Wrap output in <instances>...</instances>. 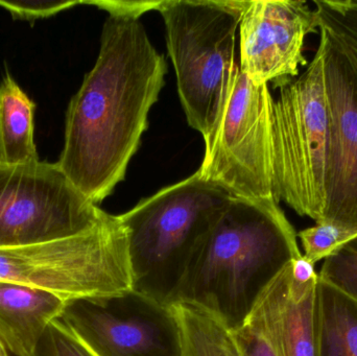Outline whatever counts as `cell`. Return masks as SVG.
I'll use <instances>...</instances> for the list:
<instances>
[{"label": "cell", "instance_id": "17", "mask_svg": "<svg viewBox=\"0 0 357 356\" xmlns=\"http://www.w3.org/2000/svg\"><path fill=\"white\" fill-rule=\"evenodd\" d=\"M319 29L333 36L357 62V0H316Z\"/></svg>", "mask_w": 357, "mask_h": 356}, {"label": "cell", "instance_id": "9", "mask_svg": "<svg viewBox=\"0 0 357 356\" xmlns=\"http://www.w3.org/2000/svg\"><path fill=\"white\" fill-rule=\"evenodd\" d=\"M59 320L94 356H184L172 307L133 290L67 301Z\"/></svg>", "mask_w": 357, "mask_h": 356}, {"label": "cell", "instance_id": "18", "mask_svg": "<svg viewBox=\"0 0 357 356\" xmlns=\"http://www.w3.org/2000/svg\"><path fill=\"white\" fill-rule=\"evenodd\" d=\"M304 258L316 265L327 259L357 238V230L335 222L322 221L299 234Z\"/></svg>", "mask_w": 357, "mask_h": 356}, {"label": "cell", "instance_id": "3", "mask_svg": "<svg viewBox=\"0 0 357 356\" xmlns=\"http://www.w3.org/2000/svg\"><path fill=\"white\" fill-rule=\"evenodd\" d=\"M233 198L197 171L119 215L127 232L132 290L171 307L189 261Z\"/></svg>", "mask_w": 357, "mask_h": 356}, {"label": "cell", "instance_id": "11", "mask_svg": "<svg viewBox=\"0 0 357 356\" xmlns=\"http://www.w3.org/2000/svg\"><path fill=\"white\" fill-rule=\"evenodd\" d=\"M319 29L316 12L305 1L245 2L239 22V66L256 85L293 79L307 65L304 41Z\"/></svg>", "mask_w": 357, "mask_h": 356}, {"label": "cell", "instance_id": "23", "mask_svg": "<svg viewBox=\"0 0 357 356\" xmlns=\"http://www.w3.org/2000/svg\"><path fill=\"white\" fill-rule=\"evenodd\" d=\"M83 3L98 6L106 10L111 16L137 18L149 10H157L160 1H123V0H102V1H83Z\"/></svg>", "mask_w": 357, "mask_h": 356}, {"label": "cell", "instance_id": "16", "mask_svg": "<svg viewBox=\"0 0 357 356\" xmlns=\"http://www.w3.org/2000/svg\"><path fill=\"white\" fill-rule=\"evenodd\" d=\"M182 338L184 356H241L232 330L220 319L193 305H171Z\"/></svg>", "mask_w": 357, "mask_h": 356}, {"label": "cell", "instance_id": "6", "mask_svg": "<svg viewBox=\"0 0 357 356\" xmlns=\"http://www.w3.org/2000/svg\"><path fill=\"white\" fill-rule=\"evenodd\" d=\"M0 281L46 291L66 302L132 291L119 215L104 212L93 227L71 238L0 248Z\"/></svg>", "mask_w": 357, "mask_h": 356}, {"label": "cell", "instance_id": "19", "mask_svg": "<svg viewBox=\"0 0 357 356\" xmlns=\"http://www.w3.org/2000/svg\"><path fill=\"white\" fill-rule=\"evenodd\" d=\"M319 278L357 302V238L325 259Z\"/></svg>", "mask_w": 357, "mask_h": 356}, {"label": "cell", "instance_id": "14", "mask_svg": "<svg viewBox=\"0 0 357 356\" xmlns=\"http://www.w3.org/2000/svg\"><path fill=\"white\" fill-rule=\"evenodd\" d=\"M36 105L6 71L0 83V163L40 161L35 144Z\"/></svg>", "mask_w": 357, "mask_h": 356}, {"label": "cell", "instance_id": "7", "mask_svg": "<svg viewBox=\"0 0 357 356\" xmlns=\"http://www.w3.org/2000/svg\"><path fill=\"white\" fill-rule=\"evenodd\" d=\"M273 98L237 71L215 123L205 140L197 173L237 198L274 199ZM275 200V199H274Z\"/></svg>", "mask_w": 357, "mask_h": 356}, {"label": "cell", "instance_id": "8", "mask_svg": "<svg viewBox=\"0 0 357 356\" xmlns=\"http://www.w3.org/2000/svg\"><path fill=\"white\" fill-rule=\"evenodd\" d=\"M104 212L56 163H0V248L77 235Z\"/></svg>", "mask_w": 357, "mask_h": 356}, {"label": "cell", "instance_id": "12", "mask_svg": "<svg viewBox=\"0 0 357 356\" xmlns=\"http://www.w3.org/2000/svg\"><path fill=\"white\" fill-rule=\"evenodd\" d=\"M318 277L300 282L291 263L260 295L245 324L261 332L277 356H318Z\"/></svg>", "mask_w": 357, "mask_h": 356}, {"label": "cell", "instance_id": "1", "mask_svg": "<svg viewBox=\"0 0 357 356\" xmlns=\"http://www.w3.org/2000/svg\"><path fill=\"white\" fill-rule=\"evenodd\" d=\"M167 71L139 19L109 15L96 65L69 102L56 162L94 204L125 179Z\"/></svg>", "mask_w": 357, "mask_h": 356}, {"label": "cell", "instance_id": "4", "mask_svg": "<svg viewBox=\"0 0 357 356\" xmlns=\"http://www.w3.org/2000/svg\"><path fill=\"white\" fill-rule=\"evenodd\" d=\"M247 1L162 0L160 12L188 125L209 136L237 71V31Z\"/></svg>", "mask_w": 357, "mask_h": 356}, {"label": "cell", "instance_id": "10", "mask_svg": "<svg viewBox=\"0 0 357 356\" xmlns=\"http://www.w3.org/2000/svg\"><path fill=\"white\" fill-rule=\"evenodd\" d=\"M331 123L328 196L323 221L357 230V62L319 29Z\"/></svg>", "mask_w": 357, "mask_h": 356}, {"label": "cell", "instance_id": "24", "mask_svg": "<svg viewBox=\"0 0 357 356\" xmlns=\"http://www.w3.org/2000/svg\"><path fill=\"white\" fill-rule=\"evenodd\" d=\"M0 356H10V353H8V349L1 341H0Z\"/></svg>", "mask_w": 357, "mask_h": 356}, {"label": "cell", "instance_id": "5", "mask_svg": "<svg viewBox=\"0 0 357 356\" xmlns=\"http://www.w3.org/2000/svg\"><path fill=\"white\" fill-rule=\"evenodd\" d=\"M273 190L302 217L324 219L328 196L331 123L324 60L318 47L300 77L274 84Z\"/></svg>", "mask_w": 357, "mask_h": 356}, {"label": "cell", "instance_id": "20", "mask_svg": "<svg viewBox=\"0 0 357 356\" xmlns=\"http://www.w3.org/2000/svg\"><path fill=\"white\" fill-rule=\"evenodd\" d=\"M33 356H94L60 321L52 322Z\"/></svg>", "mask_w": 357, "mask_h": 356}, {"label": "cell", "instance_id": "13", "mask_svg": "<svg viewBox=\"0 0 357 356\" xmlns=\"http://www.w3.org/2000/svg\"><path fill=\"white\" fill-rule=\"evenodd\" d=\"M66 301L39 288L0 281V341L15 356H33Z\"/></svg>", "mask_w": 357, "mask_h": 356}, {"label": "cell", "instance_id": "21", "mask_svg": "<svg viewBox=\"0 0 357 356\" xmlns=\"http://www.w3.org/2000/svg\"><path fill=\"white\" fill-rule=\"evenodd\" d=\"M83 1H1L0 6L8 10L15 19L33 21L47 18L61 10L73 8Z\"/></svg>", "mask_w": 357, "mask_h": 356}, {"label": "cell", "instance_id": "2", "mask_svg": "<svg viewBox=\"0 0 357 356\" xmlns=\"http://www.w3.org/2000/svg\"><path fill=\"white\" fill-rule=\"evenodd\" d=\"M300 256L295 230L274 199L234 196L189 261L172 305L199 307L235 332Z\"/></svg>", "mask_w": 357, "mask_h": 356}, {"label": "cell", "instance_id": "25", "mask_svg": "<svg viewBox=\"0 0 357 356\" xmlns=\"http://www.w3.org/2000/svg\"><path fill=\"white\" fill-rule=\"evenodd\" d=\"M10 356H15V355H10Z\"/></svg>", "mask_w": 357, "mask_h": 356}, {"label": "cell", "instance_id": "22", "mask_svg": "<svg viewBox=\"0 0 357 356\" xmlns=\"http://www.w3.org/2000/svg\"><path fill=\"white\" fill-rule=\"evenodd\" d=\"M241 356H277L266 336L249 324L233 332Z\"/></svg>", "mask_w": 357, "mask_h": 356}, {"label": "cell", "instance_id": "15", "mask_svg": "<svg viewBox=\"0 0 357 356\" xmlns=\"http://www.w3.org/2000/svg\"><path fill=\"white\" fill-rule=\"evenodd\" d=\"M318 356H357V302L318 281Z\"/></svg>", "mask_w": 357, "mask_h": 356}]
</instances>
